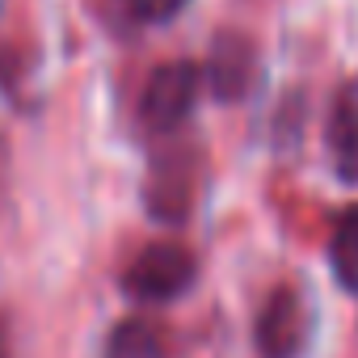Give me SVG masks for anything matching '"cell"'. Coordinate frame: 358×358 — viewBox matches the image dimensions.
Segmentation results:
<instances>
[{
  "label": "cell",
  "instance_id": "obj_1",
  "mask_svg": "<svg viewBox=\"0 0 358 358\" xmlns=\"http://www.w3.org/2000/svg\"><path fill=\"white\" fill-rule=\"evenodd\" d=\"M194 274H199V266H194V257H190L186 245L160 241V245H148V249L127 266L122 287H127V295L139 299V303H169V299H177V295L190 291Z\"/></svg>",
  "mask_w": 358,
  "mask_h": 358
},
{
  "label": "cell",
  "instance_id": "obj_2",
  "mask_svg": "<svg viewBox=\"0 0 358 358\" xmlns=\"http://www.w3.org/2000/svg\"><path fill=\"white\" fill-rule=\"evenodd\" d=\"M203 93V72L199 64H186V59H177V64H160L148 85H143V97H139V118L148 131H177L194 101Z\"/></svg>",
  "mask_w": 358,
  "mask_h": 358
},
{
  "label": "cell",
  "instance_id": "obj_3",
  "mask_svg": "<svg viewBox=\"0 0 358 358\" xmlns=\"http://www.w3.org/2000/svg\"><path fill=\"white\" fill-rule=\"evenodd\" d=\"M194 186H199V160L190 148H173L160 152L152 173H148V211L164 224L186 220L190 203H194Z\"/></svg>",
  "mask_w": 358,
  "mask_h": 358
},
{
  "label": "cell",
  "instance_id": "obj_4",
  "mask_svg": "<svg viewBox=\"0 0 358 358\" xmlns=\"http://www.w3.org/2000/svg\"><path fill=\"white\" fill-rule=\"evenodd\" d=\"M257 354L262 358H295L303 337H308V316H303V299L282 287L274 291L262 312H257Z\"/></svg>",
  "mask_w": 358,
  "mask_h": 358
},
{
  "label": "cell",
  "instance_id": "obj_5",
  "mask_svg": "<svg viewBox=\"0 0 358 358\" xmlns=\"http://www.w3.org/2000/svg\"><path fill=\"white\" fill-rule=\"evenodd\" d=\"M207 76V89L220 97V101H236L253 89V76H257V51L245 34H220L211 55H207V68H199Z\"/></svg>",
  "mask_w": 358,
  "mask_h": 358
},
{
  "label": "cell",
  "instance_id": "obj_6",
  "mask_svg": "<svg viewBox=\"0 0 358 358\" xmlns=\"http://www.w3.org/2000/svg\"><path fill=\"white\" fill-rule=\"evenodd\" d=\"M324 143H329L337 177L350 182V186H358V76L345 80L333 93L329 122H324Z\"/></svg>",
  "mask_w": 358,
  "mask_h": 358
},
{
  "label": "cell",
  "instance_id": "obj_7",
  "mask_svg": "<svg viewBox=\"0 0 358 358\" xmlns=\"http://www.w3.org/2000/svg\"><path fill=\"white\" fill-rule=\"evenodd\" d=\"M329 262H333V278L350 295H358V203L337 215L329 236Z\"/></svg>",
  "mask_w": 358,
  "mask_h": 358
},
{
  "label": "cell",
  "instance_id": "obj_8",
  "mask_svg": "<svg viewBox=\"0 0 358 358\" xmlns=\"http://www.w3.org/2000/svg\"><path fill=\"white\" fill-rule=\"evenodd\" d=\"M106 358H169V350L148 320H122L106 341Z\"/></svg>",
  "mask_w": 358,
  "mask_h": 358
},
{
  "label": "cell",
  "instance_id": "obj_9",
  "mask_svg": "<svg viewBox=\"0 0 358 358\" xmlns=\"http://www.w3.org/2000/svg\"><path fill=\"white\" fill-rule=\"evenodd\" d=\"M186 5L190 0H122V13L143 26H160V22H173Z\"/></svg>",
  "mask_w": 358,
  "mask_h": 358
},
{
  "label": "cell",
  "instance_id": "obj_10",
  "mask_svg": "<svg viewBox=\"0 0 358 358\" xmlns=\"http://www.w3.org/2000/svg\"><path fill=\"white\" fill-rule=\"evenodd\" d=\"M5 182H9V143L0 139V190H5Z\"/></svg>",
  "mask_w": 358,
  "mask_h": 358
},
{
  "label": "cell",
  "instance_id": "obj_11",
  "mask_svg": "<svg viewBox=\"0 0 358 358\" xmlns=\"http://www.w3.org/2000/svg\"><path fill=\"white\" fill-rule=\"evenodd\" d=\"M0 358H5V333H0Z\"/></svg>",
  "mask_w": 358,
  "mask_h": 358
}]
</instances>
